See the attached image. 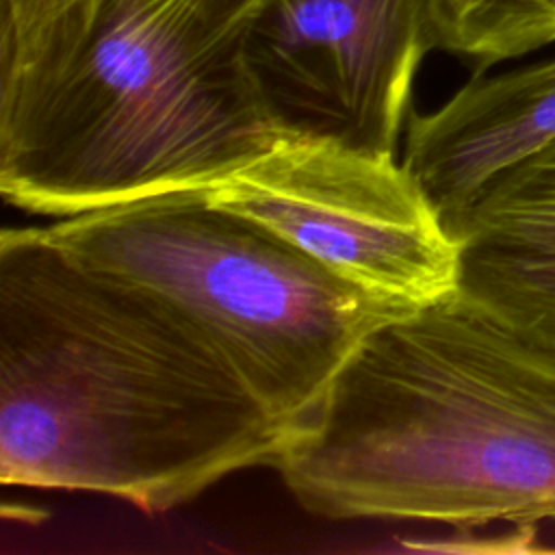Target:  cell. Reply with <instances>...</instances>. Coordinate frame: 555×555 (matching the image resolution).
Segmentation results:
<instances>
[{
  "label": "cell",
  "mask_w": 555,
  "mask_h": 555,
  "mask_svg": "<svg viewBox=\"0 0 555 555\" xmlns=\"http://www.w3.org/2000/svg\"><path fill=\"white\" fill-rule=\"evenodd\" d=\"M555 137V56L475 74L431 113H410L403 163L442 219L492 176Z\"/></svg>",
  "instance_id": "8"
},
{
  "label": "cell",
  "mask_w": 555,
  "mask_h": 555,
  "mask_svg": "<svg viewBox=\"0 0 555 555\" xmlns=\"http://www.w3.org/2000/svg\"><path fill=\"white\" fill-rule=\"evenodd\" d=\"M444 223L460 249L457 291L555 347V137L503 167Z\"/></svg>",
  "instance_id": "7"
},
{
  "label": "cell",
  "mask_w": 555,
  "mask_h": 555,
  "mask_svg": "<svg viewBox=\"0 0 555 555\" xmlns=\"http://www.w3.org/2000/svg\"><path fill=\"white\" fill-rule=\"evenodd\" d=\"M293 429L178 312L61 249L0 234V481L143 512L275 466Z\"/></svg>",
  "instance_id": "1"
},
{
  "label": "cell",
  "mask_w": 555,
  "mask_h": 555,
  "mask_svg": "<svg viewBox=\"0 0 555 555\" xmlns=\"http://www.w3.org/2000/svg\"><path fill=\"white\" fill-rule=\"evenodd\" d=\"M427 4L431 46L470 63L475 74L555 43V0H427Z\"/></svg>",
  "instance_id": "9"
},
{
  "label": "cell",
  "mask_w": 555,
  "mask_h": 555,
  "mask_svg": "<svg viewBox=\"0 0 555 555\" xmlns=\"http://www.w3.org/2000/svg\"><path fill=\"white\" fill-rule=\"evenodd\" d=\"M325 518H555V347L460 291L353 349L273 466Z\"/></svg>",
  "instance_id": "2"
},
{
  "label": "cell",
  "mask_w": 555,
  "mask_h": 555,
  "mask_svg": "<svg viewBox=\"0 0 555 555\" xmlns=\"http://www.w3.org/2000/svg\"><path fill=\"white\" fill-rule=\"evenodd\" d=\"M111 0H2L0 80L41 72L72 54Z\"/></svg>",
  "instance_id": "10"
},
{
  "label": "cell",
  "mask_w": 555,
  "mask_h": 555,
  "mask_svg": "<svg viewBox=\"0 0 555 555\" xmlns=\"http://www.w3.org/2000/svg\"><path fill=\"white\" fill-rule=\"evenodd\" d=\"M206 4L217 17L230 24H241L247 13L258 4V0H206Z\"/></svg>",
  "instance_id": "11"
},
{
  "label": "cell",
  "mask_w": 555,
  "mask_h": 555,
  "mask_svg": "<svg viewBox=\"0 0 555 555\" xmlns=\"http://www.w3.org/2000/svg\"><path fill=\"white\" fill-rule=\"evenodd\" d=\"M247 72L288 134L395 152L423 56L427 0H258L241 28Z\"/></svg>",
  "instance_id": "6"
},
{
  "label": "cell",
  "mask_w": 555,
  "mask_h": 555,
  "mask_svg": "<svg viewBox=\"0 0 555 555\" xmlns=\"http://www.w3.org/2000/svg\"><path fill=\"white\" fill-rule=\"evenodd\" d=\"M46 230L76 260L165 301L293 431L362 338L405 314L202 191L100 208Z\"/></svg>",
  "instance_id": "4"
},
{
  "label": "cell",
  "mask_w": 555,
  "mask_h": 555,
  "mask_svg": "<svg viewBox=\"0 0 555 555\" xmlns=\"http://www.w3.org/2000/svg\"><path fill=\"white\" fill-rule=\"evenodd\" d=\"M199 191L397 310L412 312L457 291V243L395 152L284 134Z\"/></svg>",
  "instance_id": "5"
},
{
  "label": "cell",
  "mask_w": 555,
  "mask_h": 555,
  "mask_svg": "<svg viewBox=\"0 0 555 555\" xmlns=\"http://www.w3.org/2000/svg\"><path fill=\"white\" fill-rule=\"evenodd\" d=\"M206 0H111L59 63L0 80V193L76 217L217 184L284 132Z\"/></svg>",
  "instance_id": "3"
}]
</instances>
